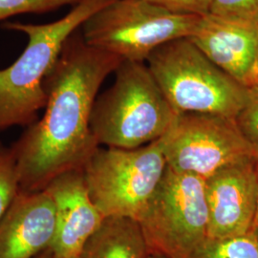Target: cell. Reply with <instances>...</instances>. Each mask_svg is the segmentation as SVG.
I'll list each match as a JSON object with an SVG mask.
<instances>
[{"mask_svg": "<svg viewBox=\"0 0 258 258\" xmlns=\"http://www.w3.org/2000/svg\"><path fill=\"white\" fill-rule=\"evenodd\" d=\"M121 61L118 55L87 44L81 28L66 40L44 80L43 116L12 147L21 191L43 190L55 176L83 168L100 147L90 129L93 106L102 83Z\"/></svg>", "mask_w": 258, "mask_h": 258, "instance_id": "1", "label": "cell"}, {"mask_svg": "<svg viewBox=\"0 0 258 258\" xmlns=\"http://www.w3.org/2000/svg\"><path fill=\"white\" fill-rule=\"evenodd\" d=\"M114 0H83L63 18L45 24L5 22L3 28L23 33L27 45L12 64L0 69V132L29 126L45 108L44 80L66 40L98 11Z\"/></svg>", "mask_w": 258, "mask_h": 258, "instance_id": "2", "label": "cell"}, {"mask_svg": "<svg viewBox=\"0 0 258 258\" xmlns=\"http://www.w3.org/2000/svg\"><path fill=\"white\" fill-rule=\"evenodd\" d=\"M93 106L90 129L100 147L137 148L161 138L176 113L144 62L122 60Z\"/></svg>", "mask_w": 258, "mask_h": 258, "instance_id": "3", "label": "cell"}, {"mask_svg": "<svg viewBox=\"0 0 258 258\" xmlns=\"http://www.w3.org/2000/svg\"><path fill=\"white\" fill-rule=\"evenodd\" d=\"M148 70L177 114L238 115L249 87L212 62L187 38L169 41L147 59Z\"/></svg>", "mask_w": 258, "mask_h": 258, "instance_id": "4", "label": "cell"}, {"mask_svg": "<svg viewBox=\"0 0 258 258\" xmlns=\"http://www.w3.org/2000/svg\"><path fill=\"white\" fill-rule=\"evenodd\" d=\"M201 17L170 12L148 0H114L81 27L85 42L122 60L147 61L159 47L189 37Z\"/></svg>", "mask_w": 258, "mask_h": 258, "instance_id": "5", "label": "cell"}, {"mask_svg": "<svg viewBox=\"0 0 258 258\" xmlns=\"http://www.w3.org/2000/svg\"><path fill=\"white\" fill-rule=\"evenodd\" d=\"M166 166L157 140L137 148L98 147L83 171L93 203L104 217L138 220Z\"/></svg>", "mask_w": 258, "mask_h": 258, "instance_id": "6", "label": "cell"}, {"mask_svg": "<svg viewBox=\"0 0 258 258\" xmlns=\"http://www.w3.org/2000/svg\"><path fill=\"white\" fill-rule=\"evenodd\" d=\"M138 222L151 253L189 257L208 238L205 179L166 166Z\"/></svg>", "mask_w": 258, "mask_h": 258, "instance_id": "7", "label": "cell"}, {"mask_svg": "<svg viewBox=\"0 0 258 258\" xmlns=\"http://www.w3.org/2000/svg\"><path fill=\"white\" fill-rule=\"evenodd\" d=\"M159 144L167 166L204 179L225 166L258 159L235 119L214 114H177Z\"/></svg>", "mask_w": 258, "mask_h": 258, "instance_id": "8", "label": "cell"}, {"mask_svg": "<svg viewBox=\"0 0 258 258\" xmlns=\"http://www.w3.org/2000/svg\"><path fill=\"white\" fill-rule=\"evenodd\" d=\"M257 161H241L205 179L209 238L228 239L249 234L257 204Z\"/></svg>", "mask_w": 258, "mask_h": 258, "instance_id": "9", "label": "cell"}, {"mask_svg": "<svg viewBox=\"0 0 258 258\" xmlns=\"http://www.w3.org/2000/svg\"><path fill=\"white\" fill-rule=\"evenodd\" d=\"M55 206V231L48 250L56 258H79L104 216L90 197L83 168L65 171L47 184Z\"/></svg>", "mask_w": 258, "mask_h": 258, "instance_id": "10", "label": "cell"}, {"mask_svg": "<svg viewBox=\"0 0 258 258\" xmlns=\"http://www.w3.org/2000/svg\"><path fill=\"white\" fill-rule=\"evenodd\" d=\"M55 206L46 189L21 191L0 219V258H36L50 248Z\"/></svg>", "mask_w": 258, "mask_h": 258, "instance_id": "11", "label": "cell"}, {"mask_svg": "<svg viewBox=\"0 0 258 258\" xmlns=\"http://www.w3.org/2000/svg\"><path fill=\"white\" fill-rule=\"evenodd\" d=\"M187 38L225 73L249 87L257 56L258 25L208 14Z\"/></svg>", "mask_w": 258, "mask_h": 258, "instance_id": "12", "label": "cell"}, {"mask_svg": "<svg viewBox=\"0 0 258 258\" xmlns=\"http://www.w3.org/2000/svg\"><path fill=\"white\" fill-rule=\"evenodd\" d=\"M150 253L138 220L108 216L86 241L79 258H148Z\"/></svg>", "mask_w": 258, "mask_h": 258, "instance_id": "13", "label": "cell"}, {"mask_svg": "<svg viewBox=\"0 0 258 258\" xmlns=\"http://www.w3.org/2000/svg\"><path fill=\"white\" fill-rule=\"evenodd\" d=\"M188 258H258V242L249 233L228 239L208 237Z\"/></svg>", "mask_w": 258, "mask_h": 258, "instance_id": "14", "label": "cell"}, {"mask_svg": "<svg viewBox=\"0 0 258 258\" xmlns=\"http://www.w3.org/2000/svg\"><path fill=\"white\" fill-rule=\"evenodd\" d=\"M20 192L19 165L13 148L0 143V219Z\"/></svg>", "mask_w": 258, "mask_h": 258, "instance_id": "15", "label": "cell"}, {"mask_svg": "<svg viewBox=\"0 0 258 258\" xmlns=\"http://www.w3.org/2000/svg\"><path fill=\"white\" fill-rule=\"evenodd\" d=\"M83 0H0V21L19 15L44 14Z\"/></svg>", "mask_w": 258, "mask_h": 258, "instance_id": "16", "label": "cell"}, {"mask_svg": "<svg viewBox=\"0 0 258 258\" xmlns=\"http://www.w3.org/2000/svg\"><path fill=\"white\" fill-rule=\"evenodd\" d=\"M210 14L258 25V0H212Z\"/></svg>", "mask_w": 258, "mask_h": 258, "instance_id": "17", "label": "cell"}, {"mask_svg": "<svg viewBox=\"0 0 258 258\" xmlns=\"http://www.w3.org/2000/svg\"><path fill=\"white\" fill-rule=\"evenodd\" d=\"M235 122L258 158V87H249L247 102L235 117Z\"/></svg>", "mask_w": 258, "mask_h": 258, "instance_id": "18", "label": "cell"}, {"mask_svg": "<svg viewBox=\"0 0 258 258\" xmlns=\"http://www.w3.org/2000/svg\"><path fill=\"white\" fill-rule=\"evenodd\" d=\"M148 1L176 14L204 17L210 14L212 0H148Z\"/></svg>", "mask_w": 258, "mask_h": 258, "instance_id": "19", "label": "cell"}, {"mask_svg": "<svg viewBox=\"0 0 258 258\" xmlns=\"http://www.w3.org/2000/svg\"><path fill=\"white\" fill-rule=\"evenodd\" d=\"M249 87H258V53L255 63L249 78Z\"/></svg>", "mask_w": 258, "mask_h": 258, "instance_id": "20", "label": "cell"}, {"mask_svg": "<svg viewBox=\"0 0 258 258\" xmlns=\"http://www.w3.org/2000/svg\"><path fill=\"white\" fill-rule=\"evenodd\" d=\"M257 177H258V161H257ZM249 234H251L254 239L256 240L258 242V196H257V204H256V211H255V214H254V218H253V222L251 225V229L249 231Z\"/></svg>", "mask_w": 258, "mask_h": 258, "instance_id": "21", "label": "cell"}, {"mask_svg": "<svg viewBox=\"0 0 258 258\" xmlns=\"http://www.w3.org/2000/svg\"><path fill=\"white\" fill-rule=\"evenodd\" d=\"M36 258H56L47 249V250H45L44 252H42L41 254H39L38 256H37Z\"/></svg>", "mask_w": 258, "mask_h": 258, "instance_id": "22", "label": "cell"}, {"mask_svg": "<svg viewBox=\"0 0 258 258\" xmlns=\"http://www.w3.org/2000/svg\"><path fill=\"white\" fill-rule=\"evenodd\" d=\"M148 258H166L163 255H159V254H155V253H150Z\"/></svg>", "mask_w": 258, "mask_h": 258, "instance_id": "23", "label": "cell"}]
</instances>
